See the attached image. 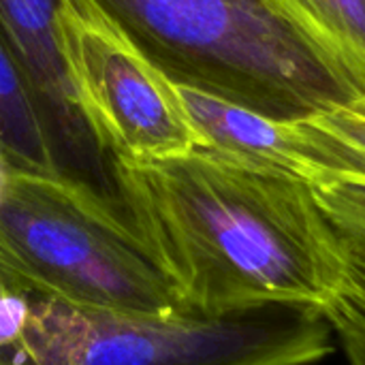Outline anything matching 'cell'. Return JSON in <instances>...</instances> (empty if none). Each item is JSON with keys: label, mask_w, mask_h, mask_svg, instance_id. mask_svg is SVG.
Returning a JSON list of instances; mask_svg holds the SVG:
<instances>
[{"label": "cell", "mask_w": 365, "mask_h": 365, "mask_svg": "<svg viewBox=\"0 0 365 365\" xmlns=\"http://www.w3.org/2000/svg\"><path fill=\"white\" fill-rule=\"evenodd\" d=\"M126 169L152 252L190 312H325L344 297L346 246L310 182L199 148Z\"/></svg>", "instance_id": "obj_1"}, {"label": "cell", "mask_w": 365, "mask_h": 365, "mask_svg": "<svg viewBox=\"0 0 365 365\" xmlns=\"http://www.w3.org/2000/svg\"><path fill=\"white\" fill-rule=\"evenodd\" d=\"M173 86L293 122L361 94L263 0H86Z\"/></svg>", "instance_id": "obj_2"}, {"label": "cell", "mask_w": 365, "mask_h": 365, "mask_svg": "<svg viewBox=\"0 0 365 365\" xmlns=\"http://www.w3.org/2000/svg\"><path fill=\"white\" fill-rule=\"evenodd\" d=\"M0 274L24 295L79 310L135 317L190 312L143 242L47 175L4 171Z\"/></svg>", "instance_id": "obj_3"}, {"label": "cell", "mask_w": 365, "mask_h": 365, "mask_svg": "<svg viewBox=\"0 0 365 365\" xmlns=\"http://www.w3.org/2000/svg\"><path fill=\"white\" fill-rule=\"evenodd\" d=\"M26 297L24 344L34 365H310L336 351L317 308L135 317Z\"/></svg>", "instance_id": "obj_4"}, {"label": "cell", "mask_w": 365, "mask_h": 365, "mask_svg": "<svg viewBox=\"0 0 365 365\" xmlns=\"http://www.w3.org/2000/svg\"><path fill=\"white\" fill-rule=\"evenodd\" d=\"M0 28L26 77L53 178L152 250L128 169L81 98L68 58L62 0H0Z\"/></svg>", "instance_id": "obj_5"}, {"label": "cell", "mask_w": 365, "mask_h": 365, "mask_svg": "<svg viewBox=\"0 0 365 365\" xmlns=\"http://www.w3.org/2000/svg\"><path fill=\"white\" fill-rule=\"evenodd\" d=\"M71 66L81 98L124 165L188 154L199 139L175 86L86 0H62Z\"/></svg>", "instance_id": "obj_6"}, {"label": "cell", "mask_w": 365, "mask_h": 365, "mask_svg": "<svg viewBox=\"0 0 365 365\" xmlns=\"http://www.w3.org/2000/svg\"><path fill=\"white\" fill-rule=\"evenodd\" d=\"M175 94L199 139V150L237 165L280 171L308 182L293 122L269 118L186 86H175Z\"/></svg>", "instance_id": "obj_7"}, {"label": "cell", "mask_w": 365, "mask_h": 365, "mask_svg": "<svg viewBox=\"0 0 365 365\" xmlns=\"http://www.w3.org/2000/svg\"><path fill=\"white\" fill-rule=\"evenodd\" d=\"M297 152L312 186H365V96L293 120Z\"/></svg>", "instance_id": "obj_8"}, {"label": "cell", "mask_w": 365, "mask_h": 365, "mask_svg": "<svg viewBox=\"0 0 365 365\" xmlns=\"http://www.w3.org/2000/svg\"><path fill=\"white\" fill-rule=\"evenodd\" d=\"M365 96V0H263Z\"/></svg>", "instance_id": "obj_9"}, {"label": "cell", "mask_w": 365, "mask_h": 365, "mask_svg": "<svg viewBox=\"0 0 365 365\" xmlns=\"http://www.w3.org/2000/svg\"><path fill=\"white\" fill-rule=\"evenodd\" d=\"M0 163L9 171L53 178L45 135L19 68L0 28Z\"/></svg>", "instance_id": "obj_10"}, {"label": "cell", "mask_w": 365, "mask_h": 365, "mask_svg": "<svg viewBox=\"0 0 365 365\" xmlns=\"http://www.w3.org/2000/svg\"><path fill=\"white\" fill-rule=\"evenodd\" d=\"M317 199L344 242L365 250V186L334 182L314 186Z\"/></svg>", "instance_id": "obj_11"}, {"label": "cell", "mask_w": 365, "mask_h": 365, "mask_svg": "<svg viewBox=\"0 0 365 365\" xmlns=\"http://www.w3.org/2000/svg\"><path fill=\"white\" fill-rule=\"evenodd\" d=\"M349 365H365V317L344 297L325 310Z\"/></svg>", "instance_id": "obj_12"}, {"label": "cell", "mask_w": 365, "mask_h": 365, "mask_svg": "<svg viewBox=\"0 0 365 365\" xmlns=\"http://www.w3.org/2000/svg\"><path fill=\"white\" fill-rule=\"evenodd\" d=\"M346 246V276H344V299L365 317V250L349 242Z\"/></svg>", "instance_id": "obj_13"}]
</instances>
